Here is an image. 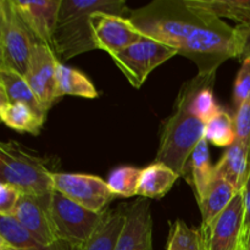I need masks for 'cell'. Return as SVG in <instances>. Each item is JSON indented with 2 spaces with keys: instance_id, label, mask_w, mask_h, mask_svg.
<instances>
[{
  "instance_id": "cell-1",
  "label": "cell",
  "mask_w": 250,
  "mask_h": 250,
  "mask_svg": "<svg viewBox=\"0 0 250 250\" xmlns=\"http://www.w3.org/2000/svg\"><path fill=\"white\" fill-rule=\"evenodd\" d=\"M128 19L143 36L192 60L198 73L216 72L225 61L242 56L236 27L195 0H155L131 11Z\"/></svg>"
},
{
  "instance_id": "cell-2",
  "label": "cell",
  "mask_w": 250,
  "mask_h": 250,
  "mask_svg": "<svg viewBox=\"0 0 250 250\" xmlns=\"http://www.w3.org/2000/svg\"><path fill=\"white\" fill-rule=\"evenodd\" d=\"M98 11L125 17L128 7L124 0H61L54 36V51L59 61L97 49L92 15Z\"/></svg>"
},
{
  "instance_id": "cell-3",
  "label": "cell",
  "mask_w": 250,
  "mask_h": 250,
  "mask_svg": "<svg viewBox=\"0 0 250 250\" xmlns=\"http://www.w3.org/2000/svg\"><path fill=\"white\" fill-rule=\"evenodd\" d=\"M51 164L15 141L0 144V183L17 188L22 194L48 197L54 190Z\"/></svg>"
},
{
  "instance_id": "cell-4",
  "label": "cell",
  "mask_w": 250,
  "mask_h": 250,
  "mask_svg": "<svg viewBox=\"0 0 250 250\" xmlns=\"http://www.w3.org/2000/svg\"><path fill=\"white\" fill-rule=\"evenodd\" d=\"M204 128L205 122L176 99L172 114L161 126L156 163L168 166L183 177L190 155L204 138Z\"/></svg>"
},
{
  "instance_id": "cell-5",
  "label": "cell",
  "mask_w": 250,
  "mask_h": 250,
  "mask_svg": "<svg viewBox=\"0 0 250 250\" xmlns=\"http://www.w3.org/2000/svg\"><path fill=\"white\" fill-rule=\"evenodd\" d=\"M39 43L14 0L0 1V70L26 76L34 45Z\"/></svg>"
},
{
  "instance_id": "cell-6",
  "label": "cell",
  "mask_w": 250,
  "mask_h": 250,
  "mask_svg": "<svg viewBox=\"0 0 250 250\" xmlns=\"http://www.w3.org/2000/svg\"><path fill=\"white\" fill-rule=\"evenodd\" d=\"M104 211H90L58 190L50 194L49 215L54 234L58 242L68 246L84 243L95 231Z\"/></svg>"
},
{
  "instance_id": "cell-7",
  "label": "cell",
  "mask_w": 250,
  "mask_h": 250,
  "mask_svg": "<svg viewBox=\"0 0 250 250\" xmlns=\"http://www.w3.org/2000/svg\"><path fill=\"white\" fill-rule=\"evenodd\" d=\"M177 54L176 49L144 36L138 43L115 54L111 58L129 83L138 89L151 71Z\"/></svg>"
},
{
  "instance_id": "cell-8",
  "label": "cell",
  "mask_w": 250,
  "mask_h": 250,
  "mask_svg": "<svg viewBox=\"0 0 250 250\" xmlns=\"http://www.w3.org/2000/svg\"><path fill=\"white\" fill-rule=\"evenodd\" d=\"M53 187L54 190L94 212L106 210L107 205L116 198L107 182L93 175L54 172Z\"/></svg>"
},
{
  "instance_id": "cell-9",
  "label": "cell",
  "mask_w": 250,
  "mask_h": 250,
  "mask_svg": "<svg viewBox=\"0 0 250 250\" xmlns=\"http://www.w3.org/2000/svg\"><path fill=\"white\" fill-rule=\"evenodd\" d=\"M204 250H242L244 202L238 192L229 207L207 227H200Z\"/></svg>"
},
{
  "instance_id": "cell-10",
  "label": "cell",
  "mask_w": 250,
  "mask_h": 250,
  "mask_svg": "<svg viewBox=\"0 0 250 250\" xmlns=\"http://www.w3.org/2000/svg\"><path fill=\"white\" fill-rule=\"evenodd\" d=\"M93 36L97 49L110 56L125 50L144 38L128 17L98 11L92 15Z\"/></svg>"
},
{
  "instance_id": "cell-11",
  "label": "cell",
  "mask_w": 250,
  "mask_h": 250,
  "mask_svg": "<svg viewBox=\"0 0 250 250\" xmlns=\"http://www.w3.org/2000/svg\"><path fill=\"white\" fill-rule=\"evenodd\" d=\"M58 63L59 59L53 49L42 43L34 45L24 77L46 111L59 100L56 89Z\"/></svg>"
},
{
  "instance_id": "cell-12",
  "label": "cell",
  "mask_w": 250,
  "mask_h": 250,
  "mask_svg": "<svg viewBox=\"0 0 250 250\" xmlns=\"http://www.w3.org/2000/svg\"><path fill=\"white\" fill-rule=\"evenodd\" d=\"M115 250H153V216L148 199L138 198L126 205V222Z\"/></svg>"
},
{
  "instance_id": "cell-13",
  "label": "cell",
  "mask_w": 250,
  "mask_h": 250,
  "mask_svg": "<svg viewBox=\"0 0 250 250\" xmlns=\"http://www.w3.org/2000/svg\"><path fill=\"white\" fill-rule=\"evenodd\" d=\"M50 195L43 198L21 194L14 217L44 247H53L58 244L50 215H49Z\"/></svg>"
},
{
  "instance_id": "cell-14",
  "label": "cell",
  "mask_w": 250,
  "mask_h": 250,
  "mask_svg": "<svg viewBox=\"0 0 250 250\" xmlns=\"http://www.w3.org/2000/svg\"><path fill=\"white\" fill-rule=\"evenodd\" d=\"M14 2L37 41L54 50V36L58 24L61 0H14Z\"/></svg>"
},
{
  "instance_id": "cell-15",
  "label": "cell",
  "mask_w": 250,
  "mask_h": 250,
  "mask_svg": "<svg viewBox=\"0 0 250 250\" xmlns=\"http://www.w3.org/2000/svg\"><path fill=\"white\" fill-rule=\"evenodd\" d=\"M216 72L198 73L194 78L186 82L176 99L182 102L188 109L203 122L211 119L221 107L214 97V84Z\"/></svg>"
},
{
  "instance_id": "cell-16",
  "label": "cell",
  "mask_w": 250,
  "mask_h": 250,
  "mask_svg": "<svg viewBox=\"0 0 250 250\" xmlns=\"http://www.w3.org/2000/svg\"><path fill=\"white\" fill-rule=\"evenodd\" d=\"M126 222V204L106 209L92 236L80 246H66V250H115Z\"/></svg>"
},
{
  "instance_id": "cell-17",
  "label": "cell",
  "mask_w": 250,
  "mask_h": 250,
  "mask_svg": "<svg viewBox=\"0 0 250 250\" xmlns=\"http://www.w3.org/2000/svg\"><path fill=\"white\" fill-rule=\"evenodd\" d=\"M250 172V149L238 141L225 150L219 163L214 166L217 177L226 180L237 192H242Z\"/></svg>"
},
{
  "instance_id": "cell-18",
  "label": "cell",
  "mask_w": 250,
  "mask_h": 250,
  "mask_svg": "<svg viewBox=\"0 0 250 250\" xmlns=\"http://www.w3.org/2000/svg\"><path fill=\"white\" fill-rule=\"evenodd\" d=\"M183 177L193 187L197 202H202L214 178V166L210 161L209 146H208V141L205 137L199 142L197 148L190 155Z\"/></svg>"
},
{
  "instance_id": "cell-19",
  "label": "cell",
  "mask_w": 250,
  "mask_h": 250,
  "mask_svg": "<svg viewBox=\"0 0 250 250\" xmlns=\"http://www.w3.org/2000/svg\"><path fill=\"white\" fill-rule=\"evenodd\" d=\"M0 103H20L44 116L48 114L26 77L12 70H0Z\"/></svg>"
},
{
  "instance_id": "cell-20",
  "label": "cell",
  "mask_w": 250,
  "mask_h": 250,
  "mask_svg": "<svg viewBox=\"0 0 250 250\" xmlns=\"http://www.w3.org/2000/svg\"><path fill=\"white\" fill-rule=\"evenodd\" d=\"M180 176L161 163H154L142 170L138 195L146 199H161L165 197Z\"/></svg>"
},
{
  "instance_id": "cell-21",
  "label": "cell",
  "mask_w": 250,
  "mask_h": 250,
  "mask_svg": "<svg viewBox=\"0 0 250 250\" xmlns=\"http://www.w3.org/2000/svg\"><path fill=\"white\" fill-rule=\"evenodd\" d=\"M237 190L221 177H217L214 173L211 183L205 193L202 202L198 203L202 212V226L207 227L211 224L225 209L229 205L237 194Z\"/></svg>"
},
{
  "instance_id": "cell-22",
  "label": "cell",
  "mask_w": 250,
  "mask_h": 250,
  "mask_svg": "<svg viewBox=\"0 0 250 250\" xmlns=\"http://www.w3.org/2000/svg\"><path fill=\"white\" fill-rule=\"evenodd\" d=\"M0 117L11 129L33 136L39 134L46 119V116L20 103H0Z\"/></svg>"
},
{
  "instance_id": "cell-23",
  "label": "cell",
  "mask_w": 250,
  "mask_h": 250,
  "mask_svg": "<svg viewBox=\"0 0 250 250\" xmlns=\"http://www.w3.org/2000/svg\"><path fill=\"white\" fill-rule=\"evenodd\" d=\"M56 89L59 99L63 95L94 99L98 97V92L89 78L76 68L68 67L59 61L56 67Z\"/></svg>"
},
{
  "instance_id": "cell-24",
  "label": "cell",
  "mask_w": 250,
  "mask_h": 250,
  "mask_svg": "<svg viewBox=\"0 0 250 250\" xmlns=\"http://www.w3.org/2000/svg\"><path fill=\"white\" fill-rule=\"evenodd\" d=\"M204 137L208 142L220 148H229L236 142L234 117L220 109L211 119L205 122Z\"/></svg>"
},
{
  "instance_id": "cell-25",
  "label": "cell",
  "mask_w": 250,
  "mask_h": 250,
  "mask_svg": "<svg viewBox=\"0 0 250 250\" xmlns=\"http://www.w3.org/2000/svg\"><path fill=\"white\" fill-rule=\"evenodd\" d=\"M0 243L16 249L42 248L41 243L15 219L0 215Z\"/></svg>"
},
{
  "instance_id": "cell-26",
  "label": "cell",
  "mask_w": 250,
  "mask_h": 250,
  "mask_svg": "<svg viewBox=\"0 0 250 250\" xmlns=\"http://www.w3.org/2000/svg\"><path fill=\"white\" fill-rule=\"evenodd\" d=\"M220 19H229L238 24H250V0H195Z\"/></svg>"
},
{
  "instance_id": "cell-27",
  "label": "cell",
  "mask_w": 250,
  "mask_h": 250,
  "mask_svg": "<svg viewBox=\"0 0 250 250\" xmlns=\"http://www.w3.org/2000/svg\"><path fill=\"white\" fill-rule=\"evenodd\" d=\"M142 170L133 166H122L112 171L107 178V186L116 197L131 198L138 195Z\"/></svg>"
},
{
  "instance_id": "cell-28",
  "label": "cell",
  "mask_w": 250,
  "mask_h": 250,
  "mask_svg": "<svg viewBox=\"0 0 250 250\" xmlns=\"http://www.w3.org/2000/svg\"><path fill=\"white\" fill-rule=\"evenodd\" d=\"M167 250H204L200 229L188 226L182 220L171 222Z\"/></svg>"
},
{
  "instance_id": "cell-29",
  "label": "cell",
  "mask_w": 250,
  "mask_h": 250,
  "mask_svg": "<svg viewBox=\"0 0 250 250\" xmlns=\"http://www.w3.org/2000/svg\"><path fill=\"white\" fill-rule=\"evenodd\" d=\"M250 98V58L242 59L233 88V104L237 107Z\"/></svg>"
},
{
  "instance_id": "cell-30",
  "label": "cell",
  "mask_w": 250,
  "mask_h": 250,
  "mask_svg": "<svg viewBox=\"0 0 250 250\" xmlns=\"http://www.w3.org/2000/svg\"><path fill=\"white\" fill-rule=\"evenodd\" d=\"M234 129L236 141L250 149V98L236 109Z\"/></svg>"
},
{
  "instance_id": "cell-31",
  "label": "cell",
  "mask_w": 250,
  "mask_h": 250,
  "mask_svg": "<svg viewBox=\"0 0 250 250\" xmlns=\"http://www.w3.org/2000/svg\"><path fill=\"white\" fill-rule=\"evenodd\" d=\"M22 193L6 183H0V215L14 216Z\"/></svg>"
},
{
  "instance_id": "cell-32",
  "label": "cell",
  "mask_w": 250,
  "mask_h": 250,
  "mask_svg": "<svg viewBox=\"0 0 250 250\" xmlns=\"http://www.w3.org/2000/svg\"><path fill=\"white\" fill-rule=\"evenodd\" d=\"M237 32L239 34V38L242 41V59L249 58L250 56V24H237Z\"/></svg>"
},
{
  "instance_id": "cell-33",
  "label": "cell",
  "mask_w": 250,
  "mask_h": 250,
  "mask_svg": "<svg viewBox=\"0 0 250 250\" xmlns=\"http://www.w3.org/2000/svg\"><path fill=\"white\" fill-rule=\"evenodd\" d=\"M242 194H243L244 202V231H246L250 227V172L243 190H242Z\"/></svg>"
},
{
  "instance_id": "cell-34",
  "label": "cell",
  "mask_w": 250,
  "mask_h": 250,
  "mask_svg": "<svg viewBox=\"0 0 250 250\" xmlns=\"http://www.w3.org/2000/svg\"><path fill=\"white\" fill-rule=\"evenodd\" d=\"M243 250H250V227L246 229L243 233V244H242Z\"/></svg>"
},
{
  "instance_id": "cell-35",
  "label": "cell",
  "mask_w": 250,
  "mask_h": 250,
  "mask_svg": "<svg viewBox=\"0 0 250 250\" xmlns=\"http://www.w3.org/2000/svg\"><path fill=\"white\" fill-rule=\"evenodd\" d=\"M0 250H24V249H16V248H12V247L6 246L4 243H0Z\"/></svg>"
},
{
  "instance_id": "cell-36",
  "label": "cell",
  "mask_w": 250,
  "mask_h": 250,
  "mask_svg": "<svg viewBox=\"0 0 250 250\" xmlns=\"http://www.w3.org/2000/svg\"><path fill=\"white\" fill-rule=\"evenodd\" d=\"M242 250H243V248H242Z\"/></svg>"
},
{
  "instance_id": "cell-37",
  "label": "cell",
  "mask_w": 250,
  "mask_h": 250,
  "mask_svg": "<svg viewBox=\"0 0 250 250\" xmlns=\"http://www.w3.org/2000/svg\"><path fill=\"white\" fill-rule=\"evenodd\" d=\"M249 58H250V56H249Z\"/></svg>"
}]
</instances>
